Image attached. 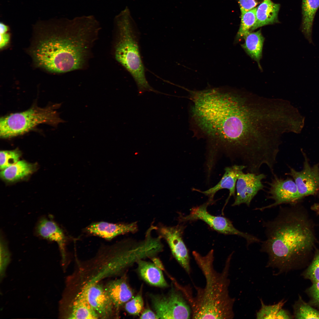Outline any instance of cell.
<instances>
[{
  "label": "cell",
  "instance_id": "6da1fadb",
  "mask_svg": "<svg viewBox=\"0 0 319 319\" xmlns=\"http://www.w3.org/2000/svg\"><path fill=\"white\" fill-rule=\"evenodd\" d=\"M100 29L92 15L40 22L35 27L30 54L37 66L49 72L81 69Z\"/></svg>",
  "mask_w": 319,
  "mask_h": 319
},
{
  "label": "cell",
  "instance_id": "7a4b0ae2",
  "mask_svg": "<svg viewBox=\"0 0 319 319\" xmlns=\"http://www.w3.org/2000/svg\"><path fill=\"white\" fill-rule=\"evenodd\" d=\"M264 225L266 238L261 250L268 255V266L277 268L279 273L293 268L314 247L312 223L295 208L281 207L276 217Z\"/></svg>",
  "mask_w": 319,
  "mask_h": 319
},
{
  "label": "cell",
  "instance_id": "3957f363",
  "mask_svg": "<svg viewBox=\"0 0 319 319\" xmlns=\"http://www.w3.org/2000/svg\"><path fill=\"white\" fill-rule=\"evenodd\" d=\"M191 98L192 117L197 126L209 140L227 153L241 127L238 90L214 89L196 91Z\"/></svg>",
  "mask_w": 319,
  "mask_h": 319
},
{
  "label": "cell",
  "instance_id": "277c9868",
  "mask_svg": "<svg viewBox=\"0 0 319 319\" xmlns=\"http://www.w3.org/2000/svg\"><path fill=\"white\" fill-rule=\"evenodd\" d=\"M232 253L227 259L221 272L214 266V251L210 250L205 256L196 251L192 255L205 277L203 288L194 286L196 294L193 295L189 286L179 285L178 288L188 303L192 319H231L234 317V298L231 297L228 276Z\"/></svg>",
  "mask_w": 319,
  "mask_h": 319
},
{
  "label": "cell",
  "instance_id": "5b68a950",
  "mask_svg": "<svg viewBox=\"0 0 319 319\" xmlns=\"http://www.w3.org/2000/svg\"><path fill=\"white\" fill-rule=\"evenodd\" d=\"M114 19L118 34L115 47V59L132 76L139 94L147 91H154L146 79L134 31V21L128 8L122 11Z\"/></svg>",
  "mask_w": 319,
  "mask_h": 319
},
{
  "label": "cell",
  "instance_id": "8992f818",
  "mask_svg": "<svg viewBox=\"0 0 319 319\" xmlns=\"http://www.w3.org/2000/svg\"><path fill=\"white\" fill-rule=\"evenodd\" d=\"M61 105L56 104L44 108L35 106L26 111L1 118V137L9 138L23 134L41 123L56 126L65 122L60 117L56 110Z\"/></svg>",
  "mask_w": 319,
  "mask_h": 319
},
{
  "label": "cell",
  "instance_id": "52a82bcc",
  "mask_svg": "<svg viewBox=\"0 0 319 319\" xmlns=\"http://www.w3.org/2000/svg\"><path fill=\"white\" fill-rule=\"evenodd\" d=\"M213 202L209 200L200 206L193 207L191 209L189 214L185 216L182 215L180 217V222L201 220L213 230L219 233L227 235H237L244 238L246 241L248 246L253 243L260 242V240L256 237L236 229L228 218L210 214L207 211V208Z\"/></svg>",
  "mask_w": 319,
  "mask_h": 319
},
{
  "label": "cell",
  "instance_id": "ba28073f",
  "mask_svg": "<svg viewBox=\"0 0 319 319\" xmlns=\"http://www.w3.org/2000/svg\"><path fill=\"white\" fill-rule=\"evenodd\" d=\"M151 299L158 319H189L191 317L190 306L177 287L172 288L167 295H154L151 296Z\"/></svg>",
  "mask_w": 319,
  "mask_h": 319
},
{
  "label": "cell",
  "instance_id": "9c48e42d",
  "mask_svg": "<svg viewBox=\"0 0 319 319\" xmlns=\"http://www.w3.org/2000/svg\"><path fill=\"white\" fill-rule=\"evenodd\" d=\"M184 227L181 224L174 226L161 225L156 227V229L159 235L167 242L174 257L189 274L191 272L189 255L183 238Z\"/></svg>",
  "mask_w": 319,
  "mask_h": 319
},
{
  "label": "cell",
  "instance_id": "30bf717a",
  "mask_svg": "<svg viewBox=\"0 0 319 319\" xmlns=\"http://www.w3.org/2000/svg\"><path fill=\"white\" fill-rule=\"evenodd\" d=\"M268 191V198L274 201L272 204L256 210H263L283 204L293 203L300 199L294 181L289 178L283 179L274 174Z\"/></svg>",
  "mask_w": 319,
  "mask_h": 319
},
{
  "label": "cell",
  "instance_id": "8fae6325",
  "mask_svg": "<svg viewBox=\"0 0 319 319\" xmlns=\"http://www.w3.org/2000/svg\"><path fill=\"white\" fill-rule=\"evenodd\" d=\"M266 178V175L263 173H245L242 171L237 181L236 195L232 206L245 204L249 206L254 197L264 188L262 181Z\"/></svg>",
  "mask_w": 319,
  "mask_h": 319
},
{
  "label": "cell",
  "instance_id": "7c38bea8",
  "mask_svg": "<svg viewBox=\"0 0 319 319\" xmlns=\"http://www.w3.org/2000/svg\"><path fill=\"white\" fill-rule=\"evenodd\" d=\"M287 174L294 180L300 198L319 191V168L317 165L310 167L306 159L302 170L297 171L291 168Z\"/></svg>",
  "mask_w": 319,
  "mask_h": 319
},
{
  "label": "cell",
  "instance_id": "4fadbf2b",
  "mask_svg": "<svg viewBox=\"0 0 319 319\" xmlns=\"http://www.w3.org/2000/svg\"><path fill=\"white\" fill-rule=\"evenodd\" d=\"M85 289L87 300L99 318L106 319L111 317L114 307L105 287L99 284H94Z\"/></svg>",
  "mask_w": 319,
  "mask_h": 319
},
{
  "label": "cell",
  "instance_id": "5bb4252c",
  "mask_svg": "<svg viewBox=\"0 0 319 319\" xmlns=\"http://www.w3.org/2000/svg\"><path fill=\"white\" fill-rule=\"evenodd\" d=\"M138 229L136 222L129 223H113L101 221L92 223L85 230L90 234L110 240L120 235L135 232Z\"/></svg>",
  "mask_w": 319,
  "mask_h": 319
},
{
  "label": "cell",
  "instance_id": "9a60e30c",
  "mask_svg": "<svg viewBox=\"0 0 319 319\" xmlns=\"http://www.w3.org/2000/svg\"><path fill=\"white\" fill-rule=\"evenodd\" d=\"M244 165L237 164L226 167L224 173L219 182L215 185L205 191H196L202 193L209 197V200L213 201L216 193L219 190L226 189L229 191V195L226 201L227 204L231 196L235 197V190L237 179L240 173L245 169Z\"/></svg>",
  "mask_w": 319,
  "mask_h": 319
},
{
  "label": "cell",
  "instance_id": "2e32d148",
  "mask_svg": "<svg viewBox=\"0 0 319 319\" xmlns=\"http://www.w3.org/2000/svg\"><path fill=\"white\" fill-rule=\"evenodd\" d=\"M36 230L42 238L57 243L60 250L63 262L66 258V237L64 232L54 221L43 218L39 221Z\"/></svg>",
  "mask_w": 319,
  "mask_h": 319
},
{
  "label": "cell",
  "instance_id": "e0dca14e",
  "mask_svg": "<svg viewBox=\"0 0 319 319\" xmlns=\"http://www.w3.org/2000/svg\"><path fill=\"white\" fill-rule=\"evenodd\" d=\"M105 287L117 313L121 306L133 296V291L123 278L111 281Z\"/></svg>",
  "mask_w": 319,
  "mask_h": 319
},
{
  "label": "cell",
  "instance_id": "ac0fdd59",
  "mask_svg": "<svg viewBox=\"0 0 319 319\" xmlns=\"http://www.w3.org/2000/svg\"><path fill=\"white\" fill-rule=\"evenodd\" d=\"M280 7L279 4L271 0H265L260 4L257 7L256 21L251 32L262 26L278 22Z\"/></svg>",
  "mask_w": 319,
  "mask_h": 319
},
{
  "label": "cell",
  "instance_id": "d6986e66",
  "mask_svg": "<svg viewBox=\"0 0 319 319\" xmlns=\"http://www.w3.org/2000/svg\"><path fill=\"white\" fill-rule=\"evenodd\" d=\"M99 318L98 315L87 300L85 288L80 291L75 298L68 318L90 319Z\"/></svg>",
  "mask_w": 319,
  "mask_h": 319
},
{
  "label": "cell",
  "instance_id": "ffe728a7",
  "mask_svg": "<svg viewBox=\"0 0 319 319\" xmlns=\"http://www.w3.org/2000/svg\"><path fill=\"white\" fill-rule=\"evenodd\" d=\"M138 270L142 278L149 284L161 287L168 286L163 275L162 270L154 263L142 259L137 262Z\"/></svg>",
  "mask_w": 319,
  "mask_h": 319
},
{
  "label": "cell",
  "instance_id": "44dd1931",
  "mask_svg": "<svg viewBox=\"0 0 319 319\" xmlns=\"http://www.w3.org/2000/svg\"><path fill=\"white\" fill-rule=\"evenodd\" d=\"M243 39L245 42L241 45L242 48L251 58L257 62L261 69L260 61L262 56L265 38L261 30L255 32H249Z\"/></svg>",
  "mask_w": 319,
  "mask_h": 319
},
{
  "label": "cell",
  "instance_id": "7402d4cb",
  "mask_svg": "<svg viewBox=\"0 0 319 319\" xmlns=\"http://www.w3.org/2000/svg\"><path fill=\"white\" fill-rule=\"evenodd\" d=\"M319 7V0H302L301 30L310 43L312 42L313 22Z\"/></svg>",
  "mask_w": 319,
  "mask_h": 319
},
{
  "label": "cell",
  "instance_id": "603a6c76",
  "mask_svg": "<svg viewBox=\"0 0 319 319\" xmlns=\"http://www.w3.org/2000/svg\"><path fill=\"white\" fill-rule=\"evenodd\" d=\"M34 169L32 164L25 160H20L2 170L0 176L2 179L7 181L13 182L30 174Z\"/></svg>",
  "mask_w": 319,
  "mask_h": 319
},
{
  "label": "cell",
  "instance_id": "cb8c5ba5",
  "mask_svg": "<svg viewBox=\"0 0 319 319\" xmlns=\"http://www.w3.org/2000/svg\"><path fill=\"white\" fill-rule=\"evenodd\" d=\"M257 7L241 12V23L235 38L236 41L243 39L251 30L256 21Z\"/></svg>",
  "mask_w": 319,
  "mask_h": 319
},
{
  "label": "cell",
  "instance_id": "d4e9b609",
  "mask_svg": "<svg viewBox=\"0 0 319 319\" xmlns=\"http://www.w3.org/2000/svg\"><path fill=\"white\" fill-rule=\"evenodd\" d=\"M294 315L296 319H319V311L300 298L294 306Z\"/></svg>",
  "mask_w": 319,
  "mask_h": 319
},
{
  "label": "cell",
  "instance_id": "484cf974",
  "mask_svg": "<svg viewBox=\"0 0 319 319\" xmlns=\"http://www.w3.org/2000/svg\"><path fill=\"white\" fill-rule=\"evenodd\" d=\"M261 301V307L256 313L257 319H276L277 313L286 302L284 300H282L276 304L267 305L262 300Z\"/></svg>",
  "mask_w": 319,
  "mask_h": 319
},
{
  "label": "cell",
  "instance_id": "4316f807",
  "mask_svg": "<svg viewBox=\"0 0 319 319\" xmlns=\"http://www.w3.org/2000/svg\"><path fill=\"white\" fill-rule=\"evenodd\" d=\"M0 156V168L3 170L18 161L21 153L17 149L2 151Z\"/></svg>",
  "mask_w": 319,
  "mask_h": 319
},
{
  "label": "cell",
  "instance_id": "83f0119b",
  "mask_svg": "<svg viewBox=\"0 0 319 319\" xmlns=\"http://www.w3.org/2000/svg\"><path fill=\"white\" fill-rule=\"evenodd\" d=\"M304 276L313 283L319 281V249L316 251L312 262L305 272Z\"/></svg>",
  "mask_w": 319,
  "mask_h": 319
},
{
  "label": "cell",
  "instance_id": "f1b7e54d",
  "mask_svg": "<svg viewBox=\"0 0 319 319\" xmlns=\"http://www.w3.org/2000/svg\"><path fill=\"white\" fill-rule=\"evenodd\" d=\"M144 306V301L140 293L126 303L125 309L129 314L138 315L141 312Z\"/></svg>",
  "mask_w": 319,
  "mask_h": 319
},
{
  "label": "cell",
  "instance_id": "f546056e",
  "mask_svg": "<svg viewBox=\"0 0 319 319\" xmlns=\"http://www.w3.org/2000/svg\"><path fill=\"white\" fill-rule=\"evenodd\" d=\"M307 292L310 298V304L319 308V281L313 283Z\"/></svg>",
  "mask_w": 319,
  "mask_h": 319
},
{
  "label": "cell",
  "instance_id": "4dcf8cb0",
  "mask_svg": "<svg viewBox=\"0 0 319 319\" xmlns=\"http://www.w3.org/2000/svg\"><path fill=\"white\" fill-rule=\"evenodd\" d=\"M241 12L247 11L256 7L265 0H237Z\"/></svg>",
  "mask_w": 319,
  "mask_h": 319
},
{
  "label": "cell",
  "instance_id": "1f68e13d",
  "mask_svg": "<svg viewBox=\"0 0 319 319\" xmlns=\"http://www.w3.org/2000/svg\"><path fill=\"white\" fill-rule=\"evenodd\" d=\"M0 48L3 49L9 43L10 35L8 32L9 30L8 26L3 23H0Z\"/></svg>",
  "mask_w": 319,
  "mask_h": 319
},
{
  "label": "cell",
  "instance_id": "d6a6232c",
  "mask_svg": "<svg viewBox=\"0 0 319 319\" xmlns=\"http://www.w3.org/2000/svg\"><path fill=\"white\" fill-rule=\"evenodd\" d=\"M1 263H2L3 268L6 263L9 261V255L7 246L4 241L1 240L0 242Z\"/></svg>",
  "mask_w": 319,
  "mask_h": 319
},
{
  "label": "cell",
  "instance_id": "836d02e7",
  "mask_svg": "<svg viewBox=\"0 0 319 319\" xmlns=\"http://www.w3.org/2000/svg\"><path fill=\"white\" fill-rule=\"evenodd\" d=\"M141 319H158L155 313L149 308L145 310L140 316Z\"/></svg>",
  "mask_w": 319,
  "mask_h": 319
},
{
  "label": "cell",
  "instance_id": "e575fe53",
  "mask_svg": "<svg viewBox=\"0 0 319 319\" xmlns=\"http://www.w3.org/2000/svg\"><path fill=\"white\" fill-rule=\"evenodd\" d=\"M292 316L287 310L281 308L276 316V319H291Z\"/></svg>",
  "mask_w": 319,
  "mask_h": 319
},
{
  "label": "cell",
  "instance_id": "d590c367",
  "mask_svg": "<svg viewBox=\"0 0 319 319\" xmlns=\"http://www.w3.org/2000/svg\"><path fill=\"white\" fill-rule=\"evenodd\" d=\"M154 264L162 270H164V268L161 261L158 258L153 257L152 258Z\"/></svg>",
  "mask_w": 319,
  "mask_h": 319
},
{
  "label": "cell",
  "instance_id": "8d00e7d4",
  "mask_svg": "<svg viewBox=\"0 0 319 319\" xmlns=\"http://www.w3.org/2000/svg\"><path fill=\"white\" fill-rule=\"evenodd\" d=\"M313 208L317 213L319 214V204L314 206Z\"/></svg>",
  "mask_w": 319,
  "mask_h": 319
}]
</instances>
